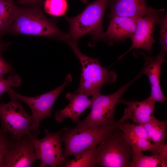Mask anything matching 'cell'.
<instances>
[{"label": "cell", "instance_id": "obj_1", "mask_svg": "<svg viewBox=\"0 0 167 167\" xmlns=\"http://www.w3.org/2000/svg\"><path fill=\"white\" fill-rule=\"evenodd\" d=\"M129 109H125L124 114L118 121L108 126L89 127L77 123L74 127H66L61 135L62 142L65 144L63 152L66 159L69 156H76L87 150L96 147L114 130L129 118Z\"/></svg>", "mask_w": 167, "mask_h": 167}, {"label": "cell", "instance_id": "obj_2", "mask_svg": "<svg viewBox=\"0 0 167 167\" xmlns=\"http://www.w3.org/2000/svg\"><path fill=\"white\" fill-rule=\"evenodd\" d=\"M71 47L81 63L82 71L79 86L75 91L94 97L107 84L114 83L117 74L113 70L109 71L100 64L98 58H91L82 53L77 41H65Z\"/></svg>", "mask_w": 167, "mask_h": 167}, {"label": "cell", "instance_id": "obj_3", "mask_svg": "<svg viewBox=\"0 0 167 167\" xmlns=\"http://www.w3.org/2000/svg\"><path fill=\"white\" fill-rule=\"evenodd\" d=\"M7 33L42 36L64 41L67 36V33L61 31L37 5L29 8L19 7Z\"/></svg>", "mask_w": 167, "mask_h": 167}, {"label": "cell", "instance_id": "obj_4", "mask_svg": "<svg viewBox=\"0 0 167 167\" xmlns=\"http://www.w3.org/2000/svg\"><path fill=\"white\" fill-rule=\"evenodd\" d=\"M109 0H96L88 5L79 14L73 17L66 16L69 25L66 39L77 41L85 35L91 34L92 40H102L104 32L102 22Z\"/></svg>", "mask_w": 167, "mask_h": 167}, {"label": "cell", "instance_id": "obj_5", "mask_svg": "<svg viewBox=\"0 0 167 167\" xmlns=\"http://www.w3.org/2000/svg\"><path fill=\"white\" fill-rule=\"evenodd\" d=\"M98 145L96 149L98 166L129 167L132 150L119 127L113 131Z\"/></svg>", "mask_w": 167, "mask_h": 167}, {"label": "cell", "instance_id": "obj_6", "mask_svg": "<svg viewBox=\"0 0 167 167\" xmlns=\"http://www.w3.org/2000/svg\"><path fill=\"white\" fill-rule=\"evenodd\" d=\"M142 71L132 80L122 86L114 92L107 95L101 93L94 99L88 115L77 123L89 127L108 126L114 123L116 105L128 88L142 75Z\"/></svg>", "mask_w": 167, "mask_h": 167}, {"label": "cell", "instance_id": "obj_7", "mask_svg": "<svg viewBox=\"0 0 167 167\" xmlns=\"http://www.w3.org/2000/svg\"><path fill=\"white\" fill-rule=\"evenodd\" d=\"M10 97L11 100L8 103L0 104V130L10 133L11 138L15 141L30 134L33 117L25 111L17 99Z\"/></svg>", "mask_w": 167, "mask_h": 167}, {"label": "cell", "instance_id": "obj_8", "mask_svg": "<svg viewBox=\"0 0 167 167\" xmlns=\"http://www.w3.org/2000/svg\"><path fill=\"white\" fill-rule=\"evenodd\" d=\"M71 75L68 74L64 82L57 88L47 93L35 97H30L20 94L11 88L7 92L10 96L14 97L27 104L32 112L33 122L30 130L38 133L41 122L48 117H51L52 109L58 97L65 87L72 80Z\"/></svg>", "mask_w": 167, "mask_h": 167}, {"label": "cell", "instance_id": "obj_9", "mask_svg": "<svg viewBox=\"0 0 167 167\" xmlns=\"http://www.w3.org/2000/svg\"><path fill=\"white\" fill-rule=\"evenodd\" d=\"M66 127L51 132L45 130V136L40 139L34 138V149L37 160L40 161V167H56L62 166L66 159L64 157L62 146L61 135Z\"/></svg>", "mask_w": 167, "mask_h": 167}, {"label": "cell", "instance_id": "obj_10", "mask_svg": "<svg viewBox=\"0 0 167 167\" xmlns=\"http://www.w3.org/2000/svg\"><path fill=\"white\" fill-rule=\"evenodd\" d=\"M165 12L163 9H152L148 15L138 19L135 33L131 38L132 43L131 47L119 58L135 48L141 49L149 52L151 51L152 45L156 41L153 37L155 24L160 23Z\"/></svg>", "mask_w": 167, "mask_h": 167}, {"label": "cell", "instance_id": "obj_11", "mask_svg": "<svg viewBox=\"0 0 167 167\" xmlns=\"http://www.w3.org/2000/svg\"><path fill=\"white\" fill-rule=\"evenodd\" d=\"M36 135L31 134L14 141L7 152L3 167H30L37 160L33 139Z\"/></svg>", "mask_w": 167, "mask_h": 167}, {"label": "cell", "instance_id": "obj_12", "mask_svg": "<svg viewBox=\"0 0 167 167\" xmlns=\"http://www.w3.org/2000/svg\"><path fill=\"white\" fill-rule=\"evenodd\" d=\"M119 128L124 133L132 151L142 152L149 151L152 155L160 153L164 144L158 147L153 144L143 125L131 124L125 121L122 123Z\"/></svg>", "mask_w": 167, "mask_h": 167}, {"label": "cell", "instance_id": "obj_13", "mask_svg": "<svg viewBox=\"0 0 167 167\" xmlns=\"http://www.w3.org/2000/svg\"><path fill=\"white\" fill-rule=\"evenodd\" d=\"M144 56L145 62L143 73L146 75L149 80L151 88L150 96L156 101L164 103L167 98L162 92L160 85V76L162 64L165 62L164 51L161 50L156 56L148 57Z\"/></svg>", "mask_w": 167, "mask_h": 167}, {"label": "cell", "instance_id": "obj_14", "mask_svg": "<svg viewBox=\"0 0 167 167\" xmlns=\"http://www.w3.org/2000/svg\"><path fill=\"white\" fill-rule=\"evenodd\" d=\"M110 18L109 24L106 32L103 33L102 40L111 45L113 42L132 37L139 18L119 16Z\"/></svg>", "mask_w": 167, "mask_h": 167}, {"label": "cell", "instance_id": "obj_15", "mask_svg": "<svg viewBox=\"0 0 167 167\" xmlns=\"http://www.w3.org/2000/svg\"><path fill=\"white\" fill-rule=\"evenodd\" d=\"M90 96H92L75 91L67 93L66 98L70 100V103L65 108L56 113L55 120L62 122L65 118H69L77 123L80 121L79 117L84 110L91 108L94 97Z\"/></svg>", "mask_w": 167, "mask_h": 167}, {"label": "cell", "instance_id": "obj_16", "mask_svg": "<svg viewBox=\"0 0 167 167\" xmlns=\"http://www.w3.org/2000/svg\"><path fill=\"white\" fill-rule=\"evenodd\" d=\"M109 16L127 17L138 19L149 13L153 8L145 0H109Z\"/></svg>", "mask_w": 167, "mask_h": 167}, {"label": "cell", "instance_id": "obj_17", "mask_svg": "<svg viewBox=\"0 0 167 167\" xmlns=\"http://www.w3.org/2000/svg\"><path fill=\"white\" fill-rule=\"evenodd\" d=\"M118 103L129 108L131 112L129 118L133 123L143 125L155 117L154 111L156 101L150 96L142 101L120 100Z\"/></svg>", "mask_w": 167, "mask_h": 167}, {"label": "cell", "instance_id": "obj_18", "mask_svg": "<svg viewBox=\"0 0 167 167\" xmlns=\"http://www.w3.org/2000/svg\"><path fill=\"white\" fill-rule=\"evenodd\" d=\"M129 167H161L167 166V146L161 152L151 156L144 155L142 152L132 151Z\"/></svg>", "mask_w": 167, "mask_h": 167}, {"label": "cell", "instance_id": "obj_19", "mask_svg": "<svg viewBox=\"0 0 167 167\" xmlns=\"http://www.w3.org/2000/svg\"><path fill=\"white\" fill-rule=\"evenodd\" d=\"M19 8L13 0H0V38L8 33Z\"/></svg>", "mask_w": 167, "mask_h": 167}, {"label": "cell", "instance_id": "obj_20", "mask_svg": "<svg viewBox=\"0 0 167 167\" xmlns=\"http://www.w3.org/2000/svg\"><path fill=\"white\" fill-rule=\"evenodd\" d=\"M143 125L153 144L158 147L165 144L167 136L166 121H159L155 117Z\"/></svg>", "mask_w": 167, "mask_h": 167}, {"label": "cell", "instance_id": "obj_21", "mask_svg": "<svg viewBox=\"0 0 167 167\" xmlns=\"http://www.w3.org/2000/svg\"><path fill=\"white\" fill-rule=\"evenodd\" d=\"M96 147L92 148L75 156L72 160H66L62 166L89 167L98 166L96 156Z\"/></svg>", "mask_w": 167, "mask_h": 167}, {"label": "cell", "instance_id": "obj_22", "mask_svg": "<svg viewBox=\"0 0 167 167\" xmlns=\"http://www.w3.org/2000/svg\"><path fill=\"white\" fill-rule=\"evenodd\" d=\"M67 7L66 0H45L44 8L47 13L55 16L64 15Z\"/></svg>", "mask_w": 167, "mask_h": 167}, {"label": "cell", "instance_id": "obj_23", "mask_svg": "<svg viewBox=\"0 0 167 167\" xmlns=\"http://www.w3.org/2000/svg\"><path fill=\"white\" fill-rule=\"evenodd\" d=\"M7 133L0 130V167H3L6 153L15 141Z\"/></svg>", "mask_w": 167, "mask_h": 167}, {"label": "cell", "instance_id": "obj_24", "mask_svg": "<svg viewBox=\"0 0 167 167\" xmlns=\"http://www.w3.org/2000/svg\"><path fill=\"white\" fill-rule=\"evenodd\" d=\"M21 79L18 75L11 74L6 79L0 80V96L5 92H8L12 87H17L21 83Z\"/></svg>", "mask_w": 167, "mask_h": 167}, {"label": "cell", "instance_id": "obj_25", "mask_svg": "<svg viewBox=\"0 0 167 167\" xmlns=\"http://www.w3.org/2000/svg\"><path fill=\"white\" fill-rule=\"evenodd\" d=\"M160 40L161 42V50L167 52V14L163 16L160 23Z\"/></svg>", "mask_w": 167, "mask_h": 167}, {"label": "cell", "instance_id": "obj_26", "mask_svg": "<svg viewBox=\"0 0 167 167\" xmlns=\"http://www.w3.org/2000/svg\"><path fill=\"white\" fill-rule=\"evenodd\" d=\"M11 66L2 58L0 51V75L7 74L11 71Z\"/></svg>", "mask_w": 167, "mask_h": 167}, {"label": "cell", "instance_id": "obj_27", "mask_svg": "<svg viewBox=\"0 0 167 167\" xmlns=\"http://www.w3.org/2000/svg\"><path fill=\"white\" fill-rule=\"evenodd\" d=\"M19 3L26 5L34 6L37 5V0H18Z\"/></svg>", "mask_w": 167, "mask_h": 167}, {"label": "cell", "instance_id": "obj_28", "mask_svg": "<svg viewBox=\"0 0 167 167\" xmlns=\"http://www.w3.org/2000/svg\"><path fill=\"white\" fill-rule=\"evenodd\" d=\"M9 45L8 44H5L0 42V51H4L6 48V47Z\"/></svg>", "mask_w": 167, "mask_h": 167}, {"label": "cell", "instance_id": "obj_29", "mask_svg": "<svg viewBox=\"0 0 167 167\" xmlns=\"http://www.w3.org/2000/svg\"><path fill=\"white\" fill-rule=\"evenodd\" d=\"M82 1L83 3H86L88 2V0H82Z\"/></svg>", "mask_w": 167, "mask_h": 167}, {"label": "cell", "instance_id": "obj_30", "mask_svg": "<svg viewBox=\"0 0 167 167\" xmlns=\"http://www.w3.org/2000/svg\"><path fill=\"white\" fill-rule=\"evenodd\" d=\"M42 0H37V3H40L41 2V1Z\"/></svg>", "mask_w": 167, "mask_h": 167}, {"label": "cell", "instance_id": "obj_31", "mask_svg": "<svg viewBox=\"0 0 167 167\" xmlns=\"http://www.w3.org/2000/svg\"><path fill=\"white\" fill-rule=\"evenodd\" d=\"M2 76H1L0 75V80H1V79L2 78Z\"/></svg>", "mask_w": 167, "mask_h": 167}]
</instances>
